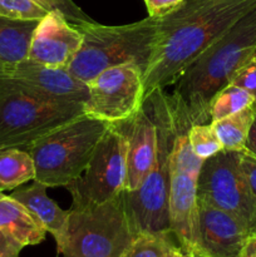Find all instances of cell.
Returning a JSON list of instances; mask_svg holds the SVG:
<instances>
[{
	"mask_svg": "<svg viewBox=\"0 0 256 257\" xmlns=\"http://www.w3.org/2000/svg\"><path fill=\"white\" fill-rule=\"evenodd\" d=\"M255 9L256 0H185L157 19L155 47L143 75L145 97L170 88L201 53Z\"/></svg>",
	"mask_w": 256,
	"mask_h": 257,
	"instance_id": "6da1fadb",
	"label": "cell"
},
{
	"mask_svg": "<svg viewBox=\"0 0 256 257\" xmlns=\"http://www.w3.org/2000/svg\"><path fill=\"white\" fill-rule=\"evenodd\" d=\"M256 54V9L198 55L171 85L170 99L191 125L211 123L213 98Z\"/></svg>",
	"mask_w": 256,
	"mask_h": 257,
	"instance_id": "7a4b0ae2",
	"label": "cell"
},
{
	"mask_svg": "<svg viewBox=\"0 0 256 257\" xmlns=\"http://www.w3.org/2000/svg\"><path fill=\"white\" fill-rule=\"evenodd\" d=\"M157 127V155L152 168L136 191L120 193L136 233H171L168 197L171 152L177 132L175 112L167 89H155L145 97Z\"/></svg>",
	"mask_w": 256,
	"mask_h": 257,
	"instance_id": "3957f363",
	"label": "cell"
},
{
	"mask_svg": "<svg viewBox=\"0 0 256 257\" xmlns=\"http://www.w3.org/2000/svg\"><path fill=\"white\" fill-rule=\"evenodd\" d=\"M83 114V102L57 99L0 73V150L27 151L35 141Z\"/></svg>",
	"mask_w": 256,
	"mask_h": 257,
	"instance_id": "277c9868",
	"label": "cell"
},
{
	"mask_svg": "<svg viewBox=\"0 0 256 257\" xmlns=\"http://www.w3.org/2000/svg\"><path fill=\"white\" fill-rule=\"evenodd\" d=\"M83 43L68 70L84 83L100 72L122 64L138 65L143 73L150 64L157 34V19L146 18L124 25L90 23L79 27Z\"/></svg>",
	"mask_w": 256,
	"mask_h": 257,
	"instance_id": "5b68a950",
	"label": "cell"
},
{
	"mask_svg": "<svg viewBox=\"0 0 256 257\" xmlns=\"http://www.w3.org/2000/svg\"><path fill=\"white\" fill-rule=\"evenodd\" d=\"M110 123L83 114L35 141L28 152L35 166V180L47 187H67L89 163Z\"/></svg>",
	"mask_w": 256,
	"mask_h": 257,
	"instance_id": "8992f818",
	"label": "cell"
},
{
	"mask_svg": "<svg viewBox=\"0 0 256 257\" xmlns=\"http://www.w3.org/2000/svg\"><path fill=\"white\" fill-rule=\"evenodd\" d=\"M136 236L119 195L99 205L72 206L57 251L63 257H120Z\"/></svg>",
	"mask_w": 256,
	"mask_h": 257,
	"instance_id": "52a82bcc",
	"label": "cell"
},
{
	"mask_svg": "<svg viewBox=\"0 0 256 257\" xmlns=\"http://www.w3.org/2000/svg\"><path fill=\"white\" fill-rule=\"evenodd\" d=\"M197 197L232 215L250 237L256 236V197L240 167L238 152L222 150L203 161Z\"/></svg>",
	"mask_w": 256,
	"mask_h": 257,
	"instance_id": "ba28073f",
	"label": "cell"
},
{
	"mask_svg": "<svg viewBox=\"0 0 256 257\" xmlns=\"http://www.w3.org/2000/svg\"><path fill=\"white\" fill-rule=\"evenodd\" d=\"M127 136L123 122L109 125L82 175L67 186L73 207L99 205L124 191Z\"/></svg>",
	"mask_w": 256,
	"mask_h": 257,
	"instance_id": "9c48e42d",
	"label": "cell"
},
{
	"mask_svg": "<svg viewBox=\"0 0 256 257\" xmlns=\"http://www.w3.org/2000/svg\"><path fill=\"white\" fill-rule=\"evenodd\" d=\"M143 75V70L132 63L100 72L87 83L84 113L110 124L132 118L145 99Z\"/></svg>",
	"mask_w": 256,
	"mask_h": 257,
	"instance_id": "30bf717a",
	"label": "cell"
},
{
	"mask_svg": "<svg viewBox=\"0 0 256 257\" xmlns=\"http://www.w3.org/2000/svg\"><path fill=\"white\" fill-rule=\"evenodd\" d=\"M83 43L79 27L62 13L50 10L39 20L30 43L28 59L40 64L68 69Z\"/></svg>",
	"mask_w": 256,
	"mask_h": 257,
	"instance_id": "8fae6325",
	"label": "cell"
},
{
	"mask_svg": "<svg viewBox=\"0 0 256 257\" xmlns=\"http://www.w3.org/2000/svg\"><path fill=\"white\" fill-rule=\"evenodd\" d=\"M198 237L196 248L211 257H242L250 235L230 213L198 200Z\"/></svg>",
	"mask_w": 256,
	"mask_h": 257,
	"instance_id": "7c38bea8",
	"label": "cell"
},
{
	"mask_svg": "<svg viewBox=\"0 0 256 257\" xmlns=\"http://www.w3.org/2000/svg\"><path fill=\"white\" fill-rule=\"evenodd\" d=\"M127 136L124 191H136L152 168L157 155V127L152 108L143 99L138 112L123 122Z\"/></svg>",
	"mask_w": 256,
	"mask_h": 257,
	"instance_id": "4fadbf2b",
	"label": "cell"
},
{
	"mask_svg": "<svg viewBox=\"0 0 256 257\" xmlns=\"http://www.w3.org/2000/svg\"><path fill=\"white\" fill-rule=\"evenodd\" d=\"M198 176L171 167L170 231L182 250H193L198 237Z\"/></svg>",
	"mask_w": 256,
	"mask_h": 257,
	"instance_id": "5bb4252c",
	"label": "cell"
},
{
	"mask_svg": "<svg viewBox=\"0 0 256 257\" xmlns=\"http://www.w3.org/2000/svg\"><path fill=\"white\" fill-rule=\"evenodd\" d=\"M3 74L12 75L57 99L84 103L88 97L87 83L75 78L68 69L40 64L28 58Z\"/></svg>",
	"mask_w": 256,
	"mask_h": 257,
	"instance_id": "9a60e30c",
	"label": "cell"
},
{
	"mask_svg": "<svg viewBox=\"0 0 256 257\" xmlns=\"http://www.w3.org/2000/svg\"><path fill=\"white\" fill-rule=\"evenodd\" d=\"M47 188L44 183L34 181L28 187L17 188L10 196L19 201L34 216L44 230L54 237L55 242H59L65 232L69 210H63L50 200L47 195Z\"/></svg>",
	"mask_w": 256,
	"mask_h": 257,
	"instance_id": "2e32d148",
	"label": "cell"
},
{
	"mask_svg": "<svg viewBox=\"0 0 256 257\" xmlns=\"http://www.w3.org/2000/svg\"><path fill=\"white\" fill-rule=\"evenodd\" d=\"M0 230L23 246L39 245L47 231L34 216L12 196L0 192Z\"/></svg>",
	"mask_w": 256,
	"mask_h": 257,
	"instance_id": "e0dca14e",
	"label": "cell"
},
{
	"mask_svg": "<svg viewBox=\"0 0 256 257\" xmlns=\"http://www.w3.org/2000/svg\"><path fill=\"white\" fill-rule=\"evenodd\" d=\"M39 20H14L0 17V73L28 58L33 33Z\"/></svg>",
	"mask_w": 256,
	"mask_h": 257,
	"instance_id": "ac0fdd59",
	"label": "cell"
},
{
	"mask_svg": "<svg viewBox=\"0 0 256 257\" xmlns=\"http://www.w3.org/2000/svg\"><path fill=\"white\" fill-rule=\"evenodd\" d=\"M34 180V161L28 151L20 148L0 150V192L14 190Z\"/></svg>",
	"mask_w": 256,
	"mask_h": 257,
	"instance_id": "d6986e66",
	"label": "cell"
},
{
	"mask_svg": "<svg viewBox=\"0 0 256 257\" xmlns=\"http://www.w3.org/2000/svg\"><path fill=\"white\" fill-rule=\"evenodd\" d=\"M255 113L256 108L255 105H252L225 118L211 122L216 136L222 145V150L235 151V152H241L245 150Z\"/></svg>",
	"mask_w": 256,
	"mask_h": 257,
	"instance_id": "ffe728a7",
	"label": "cell"
},
{
	"mask_svg": "<svg viewBox=\"0 0 256 257\" xmlns=\"http://www.w3.org/2000/svg\"><path fill=\"white\" fill-rule=\"evenodd\" d=\"M255 105V98L237 85L228 84L216 94L210 107V119H221Z\"/></svg>",
	"mask_w": 256,
	"mask_h": 257,
	"instance_id": "44dd1931",
	"label": "cell"
},
{
	"mask_svg": "<svg viewBox=\"0 0 256 257\" xmlns=\"http://www.w3.org/2000/svg\"><path fill=\"white\" fill-rule=\"evenodd\" d=\"M175 246L177 242L171 233H138L120 257H168Z\"/></svg>",
	"mask_w": 256,
	"mask_h": 257,
	"instance_id": "7402d4cb",
	"label": "cell"
},
{
	"mask_svg": "<svg viewBox=\"0 0 256 257\" xmlns=\"http://www.w3.org/2000/svg\"><path fill=\"white\" fill-rule=\"evenodd\" d=\"M188 141L193 152L203 161L222 151V145L211 123L191 125L188 130Z\"/></svg>",
	"mask_w": 256,
	"mask_h": 257,
	"instance_id": "603a6c76",
	"label": "cell"
},
{
	"mask_svg": "<svg viewBox=\"0 0 256 257\" xmlns=\"http://www.w3.org/2000/svg\"><path fill=\"white\" fill-rule=\"evenodd\" d=\"M49 13L37 0H0V17L14 20H40Z\"/></svg>",
	"mask_w": 256,
	"mask_h": 257,
	"instance_id": "cb8c5ba5",
	"label": "cell"
},
{
	"mask_svg": "<svg viewBox=\"0 0 256 257\" xmlns=\"http://www.w3.org/2000/svg\"><path fill=\"white\" fill-rule=\"evenodd\" d=\"M37 2H39L49 12L55 10V12L62 13L72 24L77 27L94 23V20L89 15L85 14L73 0H37Z\"/></svg>",
	"mask_w": 256,
	"mask_h": 257,
	"instance_id": "d4e9b609",
	"label": "cell"
},
{
	"mask_svg": "<svg viewBox=\"0 0 256 257\" xmlns=\"http://www.w3.org/2000/svg\"><path fill=\"white\" fill-rule=\"evenodd\" d=\"M230 84L237 85L255 98L256 105V54L236 73Z\"/></svg>",
	"mask_w": 256,
	"mask_h": 257,
	"instance_id": "484cf974",
	"label": "cell"
},
{
	"mask_svg": "<svg viewBox=\"0 0 256 257\" xmlns=\"http://www.w3.org/2000/svg\"><path fill=\"white\" fill-rule=\"evenodd\" d=\"M143 2L147 8L148 17L152 19H160L175 12L185 0H143Z\"/></svg>",
	"mask_w": 256,
	"mask_h": 257,
	"instance_id": "4316f807",
	"label": "cell"
},
{
	"mask_svg": "<svg viewBox=\"0 0 256 257\" xmlns=\"http://www.w3.org/2000/svg\"><path fill=\"white\" fill-rule=\"evenodd\" d=\"M240 153V167L245 175L246 181L256 197V157L250 153L241 151Z\"/></svg>",
	"mask_w": 256,
	"mask_h": 257,
	"instance_id": "83f0119b",
	"label": "cell"
},
{
	"mask_svg": "<svg viewBox=\"0 0 256 257\" xmlns=\"http://www.w3.org/2000/svg\"><path fill=\"white\" fill-rule=\"evenodd\" d=\"M23 248L22 243L0 230V257H20Z\"/></svg>",
	"mask_w": 256,
	"mask_h": 257,
	"instance_id": "f1b7e54d",
	"label": "cell"
},
{
	"mask_svg": "<svg viewBox=\"0 0 256 257\" xmlns=\"http://www.w3.org/2000/svg\"><path fill=\"white\" fill-rule=\"evenodd\" d=\"M243 151L256 157V113H255V118H253L252 124H251L250 132H248V136H247V141H246V145H245V150Z\"/></svg>",
	"mask_w": 256,
	"mask_h": 257,
	"instance_id": "f546056e",
	"label": "cell"
},
{
	"mask_svg": "<svg viewBox=\"0 0 256 257\" xmlns=\"http://www.w3.org/2000/svg\"><path fill=\"white\" fill-rule=\"evenodd\" d=\"M245 255L248 257H256V236L250 237V240H248L245 250Z\"/></svg>",
	"mask_w": 256,
	"mask_h": 257,
	"instance_id": "4dcf8cb0",
	"label": "cell"
},
{
	"mask_svg": "<svg viewBox=\"0 0 256 257\" xmlns=\"http://www.w3.org/2000/svg\"><path fill=\"white\" fill-rule=\"evenodd\" d=\"M182 250V248H181ZM185 253V257H211L206 253H203L202 251L197 250V248H193V250H182Z\"/></svg>",
	"mask_w": 256,
	"mask_h": 257,
	"instance_id": "1f68e13d",
	"label": "cell"
},
{
	"mask_svg": "<svg viewBox=\"0 0 256 257\" xmlns=\"http://www.w3.org/2000/svg\"><path fill=\"white\" fill-rule=\"evenodd\" d=\"M168 257H185V253H183V251L181 250V247L180 246H175V247H173V250L171 251V253H170V256Z\"/></svg>",
	"mask_w": 256,
	"mask_h": 257,
	"instance_id": "d6a6232c",
	"label": "cell"
},
{
	"mask_svg": "<svg viewBox=\"0 0 256 257\" xmlns=\"http://www.w3.org/2000/svg\"><path fill=\"white\" fill-rule=\"evenodd\" d=\"M242 257H248V256H246V255H243V256H242Z\"/></svg>",
	"mask_w": 256,
	"mask_h": 257,
	"instance_id": "836d02e7",
	"label": "cell"
},
{
	"mask_svg": "<svg viewBox=\"0 0 256 257\" xmlns=\"http://www.w3.org/2000/svg\"><path fill=\"white\" fill-rule=\"evenodd\" d=\"M255 107H256V105H255Z\"/></svg>",
	"mask_w": 256,
	"mask_h": 257,
	"instance_id": "e575fe53",
	"label": "cell"
}]
</instances>
